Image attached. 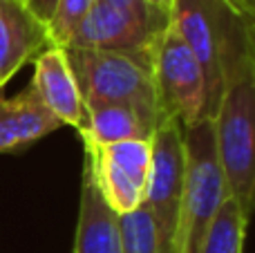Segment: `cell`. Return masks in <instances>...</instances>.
Listing matches in <instances>:
<instances>
[{
    "mask_svg": "<svg viewBox=\"0 0 255 253\" xmlns=\"http://www.w3.org/2000/svg\"><path fill=\"white\" fill-rule=\"evenodd\" d=\"M213 121V139L231 200L255 213V65L247 29L235 40L224 67V90Z\"/></svg>",
    "mask_w": 255,
    "mask_h": 253,
    "instance_id": "cell-1",
    "label": "cell"
},
{
    "mask_svg": "<svg viewBox=\"0 0 255 253\" xmlns=\"http://www.w3.org/2000/svg\"><path fill=\"white\" fill-rule=\"evenodd\" d=\"M184 143L186 182L170 253H199L217 211L231 195L217 161L213 121L202 119L193 128H184Z\"/></svg>",
    "mask_w": 255,
    "mask_h": 253,
    "instance_id": "cell-2",
    "label": "cell"
},
{
    "mask_svg": "<svg viewBox=\"0 0 255 253\" xmlns=\"http://www.w3.org/2000/svg\"><path fill=\"white\" fill-rule=\"evenodd\" d=\"M168 25L197 58L206 88V119L215 115L224 90V67L233 43L244 34L242 22L222 0H172Z\"/></svg>",
    "mask_w": 255,
    "mask_h": 253,
    "instance_id": "cell-3",
    "label": "cell"
},
{
    "mask_svg": "<svg viewBox=\"0 0 255 253\" xmlns=\"http://www.w3.org/2000/svg\"><path fill=\"white\" fill-rule=\"evenodd\" d=\"M65 49L85 108L97 103H130L163 121L152 83L150 58L101 49Z\"/></svg>",
    "mask_w": 255,
    "mask_h": 253,
    "instance_id": "cell-4",
    "label": "cell"
},
{
    "mask_svg": "<svg viewBox=\"0 0 255 253\" xmlns=\"http://www.w3.org/2000/svg\"><path fill=\"white\" fill-rule=\"evenodd\" d=\"M150 70L163 119L193 128L206 119V88L197 58L170 25L157 36L150 52Z\"/></svg>",
    "mask_w": 255,
    "mask_h": 253,
    "instance_id": "cell-5",
    "label": "cell"
},
{
    "mask_svg": "<svg viewBox=\"0 0 255 253\" xmlns=\"http://www.w3.org/2000/svg\"><path fill=\"white\" fill-rule=\"evenodd\" d=\"M81 141L85 148L83 173L92 179L112 213L124 215L143 204L152 157L148 139L117 143H99L92 139Z\"/></svg>",
    "mask_w": 255,
    "mask_h": 253,
    "instance_id": "cell-6",
    "label": "cell"
},
{
    "mask_svg": "<svg viewBox=\"0 0 255 253\" xmlns=\"http://www.w3.org/2000/svg\"><path fill=\"white\" fill-rule=\"evenodd\" d=\"M150 148H152V157H150L143 202L150 206L157 220L163 249L170 253L186 182V143L181 121L163 119L150 139Z\"/></svg>",
    "mask_w": 255,
    "mask_h": 253,
    "instance_id": "cell-7",
    "label": "cell"
},
{
    "mask_svg": "<svg viewBox=\"0 0 255 253\" xmlns=\"http://www.w3.org/2000/svg\"><path fill=\"white\" fill-rule=\"evenodd\" d=\"M168 27L163 20H148L126 13L112 4L97 0L76 31L70 36L65 47L101 49L132 56L150 58L157 36Z\"/></svg>",
    "mask_w": 255,
    "mask_h": 253,
    "instance_id": "cell-8",
    "label": "cell"
},
{
    "mask_svg": "<svg viewBox=\"0 0 255 253\" xmlns=\"http://www.w3.org/2000/svg\"><path fill=\"white\" fill-rule=\"evenodd\" d=\"M31 85L45 108L63 126H72L79 137L88 130V108L63 47L49 45L34 58Z\"/></svg>",
    "mask_w": 255,
    "mask_h": 253,
    "instance_id": "cell-9",
    "label": "cell"
},
{
    "mask_svg": "<svg viewBox=\"0 0 255 253\" xmlns=\"http://www.w3.org/2000/svg\"><path fill=\"white\" fill-rule=\"evenodd\" d=\"M52 45L49 29L18 0H0V90Z\"/></svg>",
    "mask_w": 255,
    "mask_h": 253,
    "instance_id": "cell-10",
    "label": "cell"
},
{
    "mask_svg": "<svg viewBox=\"0 0 255 253\" xmlns=\"http://www.w3.org/2000/svg\"><path fill=\"white\" fill-rule=\"evenodd\" d=\"M61 126V121L45 108L31 83L13 97L0 94V152L22 150Z\"/></svg>",
    "mask_w": 255,
    "mask_h": 253,
    "instance_id": "cell-11",
    "label": "cell"
},
{
    "mask_svg": "<svg viewBox=\"0 0 255 253\" xmlns=\"http://www.w3.org/2000/svg\"><path fill=\"white\" fill-rule=\"evenodd\" d=\"M74 253H119L117 215L103 202L101 193L85 173L81 179Z\"/></svg>",
    "mask_w": 255,
    "mask_h": 253,
    "instance_id": "cell-12",
    "label": "cell"
},
{
    "mask_svg": "<svg viewBox=\"0 0 255 253\" xmlns=\"http://www.w3.org/2000/svg\"><path fill=\"white\" fill-rule=\"evenodd\" d=\"M161 124L152 115L130 106V103H97L88 108V130L81 139L99 143H117L130 139H152Z\"/></svg>",
    "mask_w": 255,
    "mask_h": 253,
    "instance_id": "cell-13",
    "label": "cell"
},
{
    "mask_svg": "<svg viewBox=\"0 0 255 253\" xmlns=\"http://www.w3.org/2000/svg\"><path fill=\"white\" fill-rule=\"evenodd\" d=\"M117 236L119 253H166L157 220L145 202L130 213L117 215Z\"/></svg>",
    "mask_w": 255,
    "mask_h": 253,
    "instance_id": "cell-14",
    "label": "cell"
},
{
    "mask_svg": "<svg viewBox=\"0 0 255 253\" xmlns=\"http://www.w3.org/2000/svg\"><path fill=\"white\" fill-rule=\"evenodd\" d=\"M247 224L249 218L242 213L238 202L229 197L217 211L199 253H244Z\"/></svg>",
    "mask_w": 255,
    "mask_h": 253,
    "instance_id": "cell-15",
    "label": "cell"
},
{
    "mask_svg": "<svg viewBox=\"0 0 255 253\" xmlns=\"http://www.w3.org/2000/svg\"><path fill=\"white\" fill-rule=\"evenodd\" d=\"M94 2H97V0H56L54 16L47 25L52 45L65 47L70 36L74 34L76 27L83 22V18L88 16V11L92 9Z\"/></svg>",
    "mask_w": 255,
    "mask_h": 253,
    "instance_id": "cell-16",
    "label": "cell"
},
{
    "mask_svg": "<svg viewBox=\"0 0 255 253\" xmlns=\"http://www.w3.org/2000/svg\"><path fill=\"white\" fill-rule=\"evenodd\" d=\"M103 2L112 4V7L121 9V11H126V13H132V16H136V18H148V20H163V22H168L166 16H159L157 11H152V9H150L143 0H103Z\"/></svg>",
    "mask_w": 255,
    "mask_h": 253,
    "instance_id": "cell-17",
    "label": "cell"
},
{
    "mask_svg": "<svg viewBox=\"0 0 255 253\" xmlns=\"http://www.w3.org/2000/svg\"><path fill=\"white\" fill-rule=\"evenodd\" d=\"M18 2L25 4L45 25H49V20H52V16H54V9H56V0H18Z\"/></svg>",
    "mask_w": 255,
    "mask_h": 253,
    "instance_id": "cell-18",
    "label": "cell"
},
{
    "mask_svg": "<svg viewBox=\"0 0 255 253\" xmlns=\"http://www.w3.org/2000/svg\"><path fill=\"white\" fill-rule=\"evenodd\" d=\"M247 25H255V0H222Z\"/></svg>",
    "mask_w": 255,
    "mask_h": 253,
    "instance_id": "cell-19",
    "label": "cell"
},
{
    "mask_svg": "<svg viewBox=\"0 0 255 253\" xmlns=\"http://www.w3.org/2000/svg\"><path fill=\"white\" fill-rule=\"evenodd\" d=\"M152 11H157L159 16H170V9H172V0H143Z\"/></svg>",
    "mask_w": 255,
    "mask_h": 253,
    "instance_id": "cell-20",
    "label": "cell"
},
{
    "mask_svg": "<svg viewBox=\"0 0 255 253\" xmlns=\"http://www.w3.org/2000/svg\"><path fill=\"white\" fill-rule=\"evenodd\" d=\"M247 45H249V54H251L253 65H255V25H247Z\"/></svg>",
    "mask_w": 255,
    "mask_h": 253,
    "instance_id": "cell-21",
    "label": "cell"
},
{
    "mask_svg": "<svg viewBox=\"0 0 255 253\" xmlns=\"http://www.w3.org/2000/svg\"><path fill=\"white\" fill-rule=\"evenodd\" d=\"M0 92H2V90H0Z\"/></svg>",
    "mask_w": 255,
    "mask_h": 253,
    "instance_id": "cell-22",
    "label": "cell"
}]
</instances>
